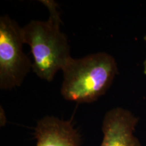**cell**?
<instances>
[{"mask_svg": "<svg viewBox=\"0 0 146 146\" xmlns=\"http://www.w3.org/2000/svg\"><path fill=\"white\" fill-rule=\"evenodd\" d=\"M62 71V96L67 101L89 104L107 92L118 74V67L112 56L102 52L72 58Z\"/></svg>", "mask_w": 146, "mask_h": 146, "instance_id": "7a4b0ae2", "label": "cell"}, {"mask_svg": "<svg viewBox=\"0 0 146 146\" xmlns=\"http://www.w3.org/2000/svg\"><path fill=\"white\" fill-rule=\"evenodd\" d=\"M36 146H80L81 137L70 120L46 116L35 128Z\"/></svg>", "mask_w": 146, "mask_h": 146, "instance_id": "5b68a950", "label": "cell"}, {"mask_svg": "<svg viewBox=\"0 0 146 146\" xmlns=\"http://www.w3.org/2000/svg\"><path fill=\"white\" fill-rule=\"evenodd\" d=\"M50 16L45 21L32 20L22 28L24 43L31 48L33 70L38 77L51 82L72 57L67 36L60 30L62 22L57 3L42 0Z\"/></svg>", "mask_w": 146, "mask_h": 146, "instance_id": "6da1fadb", "label": "cell"}, {"mask_svg": "<svg viewBox=\"0 0 146 146\" xmlns=\"http://www.w3.org/2000/svg\"><path fill=\"white\" fill-rule=\"evenodd\" d=\"M22 28L8 15L0 18V89L10 90L21 86L33 68L23 50Z\"/></svg>", "mask_w": 146, "mask_h": 146, "instance_id": "3957f363", "label": "cell"}, {"mask_svg": "<svg viewBox=\"0 0 146 146\" xmlns=\"http://www.w3.org/2000/svg\"><path fill=\"white\" fill-rule=\"evenodd\" d=\"M144 39H145V41H146V36L144 37ZM143 73L144 74L146 75V58L143 62Z\"/></svg>", "mask_w": 146, "mask_h": 146, "instance_id": "8992f818", "label": "cell"}, {"mask_svg": "<svg viewBox=\"0 0 146 146\" xmlns=\"http://www.w3.org/2000/svg\"><path fill=\"white\" fill-rule=\"evenodd\" d=\"M138 121L139 118L128 110L120 107L110 110L103 120L104 137L100 146H141L134 135Z\"/></svg>", "mask_w": 146, "mask_h": 146, "instance_id": "277c9868", "label": "cell"}]
</instances>
